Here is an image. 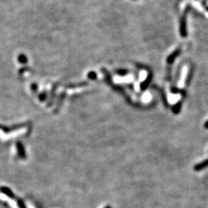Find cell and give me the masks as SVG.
<instances>
[{"label": "cell", "mask_w": 208, "mask_h": 208, "mask_svg": "<svg viewBox=\"0 0 208 208\" xmlns=\"http://www.w3.org/2000/svg\"><path fill=\"white\" fill-rule=\"evenodd\" d=\"M27 124L22 123V124H15V125L11 126V127H5V126L0 125V130H2L5 134H9V133L15 132V131L18 130L19 129H22L25 127Z\"/></svg>", "instance_id": "2"}, {"label": "cell", "mask_w": 208, "mask_h": 208, "mask_svg": "<svg viewBox=\"0 0 208 208\" xmlns=\"http://www.w3.org/2000/svg\"><path fill=\"white\" fill-rule=\"evenodd\" d=\"M31 90L34 93H36L38 92V84L36 83H33L31 84Z\"/></svg>", "instance_id": "18"}, {"label": "cell", "mask_w": 208, "mask_h": 208, "mask_svg": "<svg viewBox=\"0 0 208 208\" xmlns=\"http://www.w3.org/2000/svg\"><path fill=\"white\" fill-rule=\"evenodd\" d=\"M151 80H152V74H149V76L146 78V80L144 82H142V83L140 84V90L141 91H144L147 89L148 86L150 83Z\"/></svg>", "instance_id": "8"}, {"label": "cell", "mask_w": 208, "mask_h": 208, "mask_svg": "<svg viewBox=\"0 0 208 208\" xmlns=\"http://www.w3.org/2000/svg\"><path fill=\"white\" fill-rule=\"evenodd\" d=\"M206 11H207V12H208V6H207V7H206Z\"/></svg>", "instance_id": "21"}, {"label": "cell", "mask_w": 208, "mask_h": 208, "mask_svg": "<svg viewBox=\"0 0 208 208\" xmlns=\"http://www.w3.org/2000/svg\"><path fill=\"white\" fill-rule=\"evenodd\" d=\"M181 109H182V101H179L177 103H175L174 105L172 107V112L173 114L175 115H177L180 114Z\"/></svg>", "instance_id": "10"}, {"label": "cell", "mask_w": 208, "mask_h": 208, "mask_svg": "<svg viewBox=\"0 0 208 208\" xmlns=\"http://www.w3.org/2000/svg\"><path fill=\"white\" fill-rule=\"evenodd\" d=\"M206 167H208V159L205 160L201 161L199 163H196L194 167H193V170L196 172H199V171H201L203 170L206 169Z\"/></svg>", "instance_id": "7"}, {"label": "cell", "mask_w": 208, "mask_h": 208, "mask_svg": "<svg viewBox=\"0 0 208 208\" xmlns=\"http://www.w3.org/2000/svg\"><path fill=\"white\" fill-rule=\"evenodd\" d=\"M87 76H88V78L90 79V80H97V73L94 71H90V73H88V75H87Z\"/></svg>", "instance_id": "15"}, {"label": "cell", "mask_w": 208, "mask_h": 208, "mask_svg": "<svg viewBox=\"0 0 208 208\" xmlns=\"http://www.w3.org/2000/svg\"><path fill=\"white\" fill-rule=\"evenodd\" d=\"M46 98H47V91L46 90H44L39 94V100L40 102H44L46 100Z\"/></svg>", "instance_id": "12"}, {"label": "cell", "mask_w": 208, "mask_h": 208, "mask_svg": "<svg viewBox=\"0 0 208 208\" xmlns=\"http://www.w3.org/2000/svg\"><path fill=\"white\" fill-rule=\"evenodd\" d=\"M87 85L86 83H77V84H69L68 86H66L67 88H70V89H73L76 88V87H78V86H86Z\"/></svg>", "instance_id": "16"}, {"label": "cell", "mask_w": 208, "mask_h": 208, "mask_svg": "<svg viewBox=\"0 0 208 208\" xmlns=\"http://www.w3.org/2000/svg\"><path fill=\"white\" fill-rule=\"evenodd\" d=\"M58 83L57 84H55L54 86H53V88H52V90H51L50 92V94H49V102H48L47 103V107H50L51 106L53 105V101H54L55 98H56V90H57V87H58Z\"/></svg>", "instance_id": "5"}, {"label": "cell", "mask_w": 208, "mask_h": 208, "mask_svg": "<svg viewBox=\"0 0 208 208\" xmlns=\"http://www.w3.org/2000/svg\"><path fill=\"white\" fill-rule=\"evenodd\" d=\"M66 92H63V93H62L61 94H60V96H59L57 106H56V110H55V113H56V114H57L58 112L59 111V110H60V108H61L62 104H63V100H64L65 97H66Z\"/></svg>", "instance_id": "9"}, {"label": "cell", "mask_w": 208, "mask_h": 208, "mask_svg": "<svg viewBox=\"0 0 208 208\" xmlns=\"http://www.w3.org/2000/svg\"><path fill=\"white\" fill-rule=\"evenodd\" d=\"M0 191L2 192L3 194L6 195L8 198H10V199H12V200H15V199H16V196H15L13 192H12L9 188L7 187H5V186L0 187Z\"/></svg>", "instance_id": "4"}, {"label": "cell", "mask_w": 208, "mask_h": 208, "mask_svg": "<svg viewBox=\"0 0 208 208\" xmlns=\"http://www.w3.org/2000/svg\"><path fill=\"white\" fill-rule=\"evenodd\" d=\"M15 201H16L17 206H19V208H26V206H25V203H24V201L22 200V199H21V198L16 197Z\"/></svg>", "instance_id": "14"}, {"label": "cell", "mask_w": 208, "mask_h": 208, "mask_svg": "<svg viewBox=\"0 0 208 208\" xmlns=\"http://www.w3.org/2000/svg\"><path fill=\"white\" fill-rule=\"evenodd\" d=\"M25 71H31L30 68L28 67V66H25V67L21 68L19 70V74L20 75V76H22V75L23 74V73H25Z\"/></svg>", "instance_id": "17"}, {"label": "cell", "mask_w": 208, "mask_h": 208, "mask_svg": "<svg viewBox=\"0 0 208 208\" xmlns=\"http://www.w3.org/2000/svg\"><path fill=\"white\" fill-rule=\"evenodd\" d=\"M15 146H16L17 153H18V155H19L18 157L22 160L26 159V154H25V148H24L23 144L20 141H18V142H16Z\"/></svg>", "instance_id": "3"}, {"label": "cell", "mask_w": 208, "mask_h": 208, "mask_svg": "<svg viewBox=\"0 0 208 208\" xmlns=\"http://www.w3.org/2000/svg\"><path fill=\"white\" fill-rule=\"evenodd\" d=\"M203 127H204V128L206 129V130H208V120H206V122H205L204 125H203Z\"/></svg>", "instance_id": "19"}, {"label": "cell", "mask_w": 208, "mask_h": 208, "mask_svg": "<svg viewBox=\"0 0 208 208\" xmlns=\"http://www.w3.org/2000/svg\"><path fill=\"white\" fill-rule=\"evenodd\" d=\"M128 73H129V71L126 69H117V71H116V73L118 74L119 76H127V75L128 74Z\"/></svg>", "instance_id": "13"}, {"label": "cell", "mask_w": 208, "mask_h": 208, "mask_svg": "<svg viewBox=\"0 0 208 208\" xmlns=\"http://www.w3.org/2000/svg\"><path fill=\"white\" fill-rule=\"evenodd\" d=\"M189 6L186 8L183 16L181 17L180 22V34L182 37L185 38L187 36V13L189 10Z\"/></svg>", "instance_id": "1"}, {"label": "cell", "mask_w": 208, "mask_h": 208, "mask_svg": "<svg viewBox=\"0 0 208 208\" xmlns=\"http://www.w3.org/2000/svg\"><path fill=\"white\" fill-rule=\"evenodd\" d=\"M181 53L180 49H177L174 52H173L170 55H169L167 59V62L168 64H173V62L175 61V59H177V57H178L180 54Z\"/></svg>", "instance_id": "6"}, {"label": "cell", "mask_w": 208, "mask_h": 208, "mask_svg": "<svg viewBox=\"0 0 208 208\" xmlns=\"http://www.w3.org/2000/svg\"><path fill=\"white\" fill-rule=\"evenodd\" d=\"M18 61H19L21 64L25 65L28 63L27 56H25V54H23V53H21V54H19V56H18Z\"/></svg>", "instance_id": "11"}, {"label": "cell", "mask_w": 208, "mask_h": 208, "mask_svg": "<svg viewBox=\"0 0 208 208\" xmlns=\"http://www.w3.org/2000/svg\"><path fill=\"white\" fill-rule=\"evenodd\" d=\"M104 208H112V206H110V205H107V206H106Z\"/></svg>", "instance_id": "20"}]
</instances>
